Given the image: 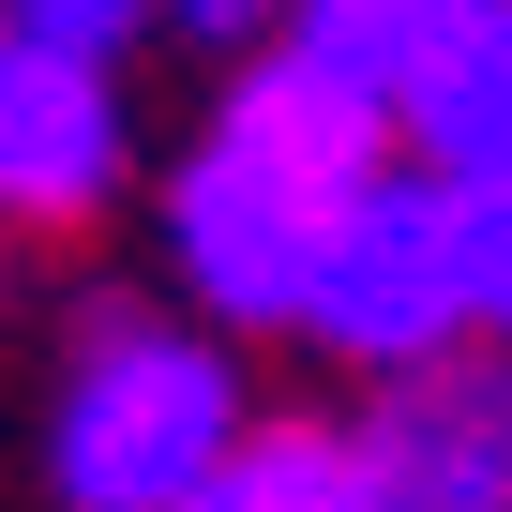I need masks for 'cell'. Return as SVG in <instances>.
<instances>
[{
  "label": "cell",
  "mask_w": 512,
  "mask_h": 512,
  "mask_svg": "<svg viewBox=\"0 0 512 512\" xmlns=\"http://www.w3.org/2000/svg\"><path fill=\"white\" fill-rule=\"evenodd\" d=\"M392 166V106L377 91H347L332 61H256L226 106H211V136H196V166L166 181V256H181V287L226 317V332H302V272H317V241H332V211L362 196Z\"/></svg>",
  "instance_id": "cell-1"
},
{
  "label": "cell",
  "mask_w": 512,
  "mask_h": 512,
  "mask_svg": "<svg viewBox=\"0 0 512 512\" xmlns=\"http://www.w3.org/2000/svg\"><path fill=\"white\" fill-rule=\"evenodd\" d=\"M392 136H407V166H437L452 196H467V181H512V0H482V16L407 76Z\"/></svg>",
  "instance_id": "cell-6"
},
{
  "label": "cell",
  "mask_w": 512,
  "mask_h": 512,
  "mask_svg": "<svg viewBox=\"0 0 512 512\" xmlns=\"http://www.w3.org/2000/svg\"><path fill=\"white\" fill-rule=\"evenodd\" d=\"M0 16H16L31 46H61V61H106V76H121V46L166 16V0H0Z\"/></svg>",
  "instance_id": "cell-9"
},
{
  "label": "cell",
  "mask_w": 512,
  "mask_h": 512,
  "mask_svg": "<svg viewBox=\"0 0 512 512\" xmlns=\"http://www.w3.org/2000/svg\"><path fill=\"white\" fill-rule=\"evenodd\" d=\"M302 332L362 377H422L467 347V196L437 166H377L332 211L317 272H302Z\"/></svg>",
  "instance_id": "cell-3"
},
{
  "label": "cell",
  "mask_w": 512,
  "mask_h": 512,
  "mask_svg": "<svg viewBox=\"0 0 512 512\" xmlns=\"http://www.w3.org/2000/svg\"><path fill=\"white\" fill-rule=\"evenodd\" d=\"M467 332L512 347V181H467Z\"/></svg>",
  "instance_id": "cell-10"
},
{
  "label": "cell",
  "mask_w": 512,
  "mask_h": 512,
  "mask_svg": "<svg viewBox=\"0 0 512 512\" xmlns=\"http://www.w3.org/2000/svg\"><path fill=\"white\" fill-rule=\"evenodd\" d=\"M241 377L211 332H166V317H106L46 407V482L61 512H181L226 452H241Z\"/></svg>",
  "instance_id": "cell-2"
},
{
  "label": "cell",
  "mask_w": 512,
  "mask_h": 512,
  "mask_svg": "<svg viewBox=\"0 0 512 512\" xmlns=\"http://www.w3.org/2000/svg\"><path fill=\"white\" fill-rule=\"evenodd\" d=\"M347 512H512V347L377 377L347 422Z\"/></svg>",
  "instance_id": "cell-4"
},
{
  "label": "cell",
  "mask_w": 512,
  "mask_h": 512,
  "mask_svg": "<svg viewBox=\"0 0 512 512\" xmlns=\"http://www.w3.org/2000/svg\"><path fill=\"white\" fill-rule=\"evenodd\" d=\"M287 16H302V0H166V31H196V46H256Z\"/></svg>",
  "instance_id": "cell-11"
},
{
  "label": "cell",
  "mask_w": 512,
  "mask_h": 512,
  "mask_svg": "<svg viewBox=\"0 0 512 512\" xmlns=\"http://www.w3.org/2000/svg\"><path fill=\"white\" fill-rule=\"evenodd\" d=\"M467 16H482V0H302V16H287V46H302V61H332L347 91L407 106V76H422Z\"/></svg>",
  "instance_id": "cell-7"
},
{
  "label": "cell",
  "mask_w": 512,
  "mask_h": 512,
  "mask_svg": "<svg viewBox=\"0 0 512 512\" xmlns=\"http://www.w3.org/2000/svg\"><path fill=\"white\" fill-rule=\"evenodd\" d=\"M181 512H347V422H256Z\"/></svg>",
  "instance_id": "cell-8"
},
{
  "label": "cell",
  "mask_w": 512,
  "mask_h": 512,
  "mask_svg": "<svg viewBox=\"0 0 512 512\" xmlns=\"http://www.w3.org/2000/svg\"><path fill=\"white\" fill-rule=\"evenodd\" d=\"M121 181V91L106 61H61L0 16V226H91Z\"/></svg>",
  "instance_id": "cell-5"
}]
</instances>
